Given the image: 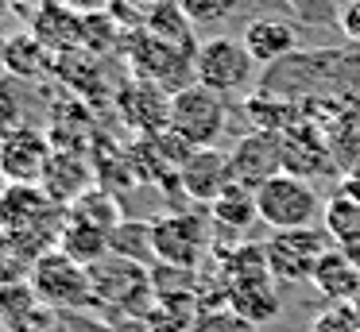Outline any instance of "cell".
<instances>
[{
	"label": "cell",
	"instance_id": "cell-18",
	"mask_svg": "<svg viewBox=\"0 0 360 332\" xmlns=\"http://www.w3.org/2000/svg\"><path fill=\"white\" fill-rule=\"evenodd\" d=\"M4 69L12 77H20V81H43V77H51L58 69V54L47 51L32 31H20L4 46Z\"/></svg>",
	"mask_w": 360,
	"mask_h": 332
},
{
	"label": "cell",
	"instance_id": "cell-9",
	"mask_svg": "<svg viewBox=\"0 0 360 332\" xmlns=\"http://www.w3.org/2000/svg\"><path fill=\"white\" fill-rule=\"evenodd\" d=\"M51 139L35 128H16L0 135V174L4 185H39L51 162Z\"/></svg>",
	"mask_w": 360,
	"mask_h": 332
},
{
	"label": "cell",
	"instance_id": "cell-24",
	"mask_svg": "<svg viewBox=\"0 0 360 332\" xmlns=\"http://www.w3.org/2000/svg\"><path fill=\"white\" fill-rule=\"evenodd\" d=\"M321 224H326L329 236L341 239V247L352 244V239H360V205L345 190L333 193V201H329L326 213H321Z\"/></svg>",
	"mask_w": 360,
	"mask_h": 332
},
{
	"label": "cell",
	"instance_id": "cell-23",
	"mask_svg": "<svg viewBox=\"0 0 360 332\" xmlns=\"http://www.w3.org/2000/svg\"><path fill=\"white\" fill-rule=\"evenodd\" d=\"M124 35L128 31L112 20V12H94L82 15V51L86 54H112L124 51Z\"/></svg>",
	"mask_w": 360,
	"mask_h": 332
},
{
	"label": "cell",
	"instance_id": "cell-8",
	"mask_svg": "<svg viewBox=\"0 0 360 332\" xmlns=\"http://www.w3.org/2000/svg\"><path fill=\"white\" fill-rule=\"evenodd\" d=\"M89 278H94V298L109 301L117 309H128V313H140L148 305V298H155V286H151V267H140V263H128L120 255H105L97 267H89Z\"/></svg>",
	"mask_w": 360,
	"mask_h": 332
},
{
	"label": "cell",
	"instance_id": "cell-33",
	"mask_svg": "<svg viewBox=\"0 0 360 332\" xmlns=\"http://www.w3.org/2000/svg\"><path fill=\"white\" fill-rule=\"evenodd\" d=\"M4 46H8V39H0V69H4Z\"/></svg>",
	"mask_w": 360,
	"mask_h": 332
},
{
	"label": "cell",
	"instance_id": "cell-17",
	"mask_svg": "<svg viewBox=\"0 0 360 332\" xmlns=\"http://www.w3.org/2000/svg\"><path fill=\"white\" fill-rule=\"evenodd\" d=\"M89 182H94V174H89V162L82 159V154H74V151H55L39 185H43V190H47L63 208H70L74 201L82 197V193H89Z\"/></svg>",
	"mask_w": 360,
	"mask_h": 332
},
{
	"label": "cell",
	"instance_id": "cell-21",
	"mask_svg": "<svg viewBox=\"0 0 360 332\" xmlns=\"http://www.w3.org/2000/svg\"><path fill=\"white\" fill-rule=\"evenodd\" d=\"M109 255H120L140 267H155V239H151V220H120L109 232Z\"/></svg>",
	"mask_w": 360,
	"mask_h": 332
},
{
	"label": "cell",
	"instance_id": "cell-4",
	"mask_svg": "<svg viewBox=\"0 0 360 332\" xmlns=\"http://www.w3.org/2000/svg\"><path fill=\"white\" fill-rule=\"evenodd\" d=\"M120 54L128 58V66H132L136 77H143V81L159 85V89H167V93H179L182 85H190V77H194V58H186V54L174 51L171 43L155 39L148 27L128 31Z\"/></svg>",
	"mask_w": 360,
	"mask_h": 332
},
{
	"label": "cell",
	"instance_id": "cell-25",
	"mask_svg": "<svg viewBox=\"0 0 360 332\" xmlns=\"http://www.w3.org/2000/svg\"><path fill=\"white\" fill-rule=\"evenodd\" d=\"M186 332H259L248 317H240L236 309L217 305V309H198L194 324Z\"/></svg>",
	"mask_w": 360,
	"mask_h": 332
},
{
	"label": "cell",
	"instance_id": "cell-29",
	"mask_svg": "<svg viewBox=\"0 0 360 332\" xmlns=\"http://www.w3.org/2000/svg\"><path fill=\"white\" fill-rule=\"evenodd\" d=\"M337 27H341V35L349 39V43L360 46V0H349V4L337 8Z\"/></svg>",
	"mask_w": 360,
	"mask_h": 332
},
{
	"label": "cell",
	"instance_id": "cell-35",
	"mask_svg": "<svg viewBox=\"0 0 360 332\" xmlns=\"http://www.w3.org/2000/svg\"><path fill=\"white\" fill-rule=\"evenodd\" d=\"M356 135H360V112H356Z\"/></svg>",
	"mask_w": 360,
	"mask_h": 332
},
{
	"label": "cell",
	"instance_id": "cell-5",
	"mask_svg": "<svg viewBox=\"0 0 360 332\" xmlns=\"http://www.w3.org/2000/svg\"><path fill=\"white\" fill-rule=\"evenodd\" d=\"M32 290L43 305L51 309H86L94 305V278H89V267L66 259L63 251H47L32 270Z\"/></svg>",
	"mask_w": 360,
	"mask_h": 332
},
{
	"label": "cell",
	"instance_id": "cell-20",
	"mask_svg": "<svg viewBox=\"0 0 360 332\" xmlns=\"http://www.w3.org/2000/svg\"><path fill=\"white\" fill-rule=\"evenodd\" d=\"M143 27L151 31L155 39H163V43H171L174 51H182L186 58H194L198 54V35H194V23H190V15L182 12L179 0H155V8H151L148 23Z\"/></svg>",
	"mask_w": 360,
	"mask_h": 332
},
{
	"label": "cell",
	"instance_id": "cell-28",
	"mask_svg": "<svg viewBox=\"0 0 360 332\" xmlns=\"http://www.w3.org/2000/svg\"><path fill=\"white\" fill-rule=\"evenodd\" d=\"M298 20H310V23H321V20H337V8L333 0H283Z\"/></svg>",
	"mask_w": 360,
	"mask_h": 332
},
{
	"label": "cell",
	"instance_id": "cell-37",
	"mask_svg": "<svg viewBox=\"0 0 360 332\" xmlns=\"http://www.w3.org/2000/svg\"><path fill=\"white\" fill-rule=\"evenodd\" d=\"M0 185H4V174H0Z\"/></svg>",
	"mask_w": 360,
	"mask_h": 332
},
{
	"label": "cell",
	"instance_id": "cell-15",
	"mask_svg": "<svg viewBox=\"0 0 360 332\" xmlns=\"http://www.w3.org/2000/svg\"><path fill=\"white\" fill-rule=\"evenodd\" d=\"M32 35L47 51H55L58 58L74 54L82 51V15L70 12L66 4H58V0H47V4L32 8Z\"/></svg>",
	"mask_w": 360,
	"mask_h": 332
},
{
	"label": "cell",
	"instance_id": "cell-27",
	"mask_svg": "<svg viewBox=\"0 0 360 332\" xmlns=\"http://www.w3.org/2000/svg\"><path fill=\"white\" fill-rule=\"evenodd\" d=\"M310 332H360V313L352 305H333L321 317H314Z\"/></svg>",
	"mask_w": 360,
	"mask_h": 332
},
{
	"label": "cell",
	"instance_id": "cell-10",
	"mask_svg": "<svg viewBox=\"0 0 360 332\" xmlns=\"http://www.w3.org/2000/svg\"><path fill=\"white\" fill-rule=\"evenodd\" d=\"M279 151H283V170L287 174H298V178H310V174H326V170L337 166L333 159V147L329 139L298 112L295 124L279 131Z\"/></svg>",
	"mask_w": 360,
	"mask_h": 332
},
{
	"label": "cell",
	"instance_id": "cell-34",
	"mask_svg": "<svg viewBox=\"0 0 360 332\" xmlns=\"http://www.w3.org/2000/svg\"><path fill=\"white\" fill-rule=\"evenodd\" d=\"M12 4V0H0V12H4V8H8Z\"/></svg>",
	"mask_w": 360,
	"mask_h": 332
},
{
	"label": "cell",
	"instance_id": "cell-7",
	"mask_svg": "<svg viewBox=\"0 0 360 332\" xmlns=\"http://www.w3.org/2000/svg\"><path fill=\"white\" fill-rule=\"evenodd\" d=\"M151 239H155V263L163 267L198 270L210 251V228L194 213H167L151 220Z\"/></svg>",
	"mask_w": 360,
	"mask_h": 332
},
{
	"label": "cell",
	"instance_id": "cell-14",
	"mask_svg": "<svg viewBox=\"0 0 360 332\" xmlns=\"http://www.w3.org/2000/svg\"><path fill=\"white\" fill-rule=\"evenodd\" d=\"M240 43L248 46L256 66H275L298 51V27L290 20H279V15H256V20L244 23Z\"/></svg>",
	"mask_w": 360,
	"mask_h": 332
},
{
	"label": "cell",
	"instance_id": "cell-11",
	"mask_svg": "<svg viewBox=\"0 0 360 332\" xmlns=\"http://www.w3.org/2000/svg\"><path fill=\"white\" fill-rule=\"evenodd\" d=\"M117 105H120V116H124L143 139L163 135V131L171 128V93L151 85V81H143V77L124 81V89L117 93Z\"/></svg>",
	"mask_w": 360,
	"mask_h": 332
},
{
	"label": "cell",
	"instance_id": "cell-31",
	"mask_svg": "<svg viewBox=\"0 0 360 332\" xmlns=\"http://www.w3.org/2000/svg\"><path fill=\"white\" fill-rule=\"evenodd\" d=\"M341 190H345V193H349V197L360 205V162H352V166L345 170V182H341Z\"/></svg>",
	"mask_w": 360,
	"mask_h": 332
},
{
	"label": "cell",
	"instance_id": "cell-13",
	"mask_svg": "<svg viewBox=\"0 0 360 332\" xmlns=\"http://www.w3.org/2000/svg\"><path fill=\"white\" fill-rule=\"evenodd\" d=\"M229 159H233L236 182L248 185V190H259L267 178L283 174V151H279V135H275V131L252 128L248 135H240V143L229 151Z\"/></svg>",
	"mask_w": 360,
	"mask_h": 332
},
{
	"label": "cell",
	"instance_id": "cell-3",
	"mask_svg": "<svg viewBox=\"0 0 360 332\" xmlns=\"http://www.w3.org/2000/svg\"><path fill=\"white\" fill-rule=\"evenodd\" d=\"M194 81L221 93V97H240L256 85V62H252L248 46L233 35L202 39L194 54Z\"/></svg>",
	"mask_w": 360,
	"mask_h": 332
},
{
	"label": "cell",
	"instance_id": "cell-30",
	"mask_svg": "<svg viewBox=\"0 0 360 332\" xmlns=\"http://www.w3.org/2000/svg\"><path fill=\"white\" fill-rule=\"evenodd\" d=\"M58 4H66L70 12H78V15H94V12H109L112 0H58Z\"/></svg>",
	"mask_w": 360,
	"mask_h": 332
},
{
	"label": "cell",
	"instance_id": "cell-2",
	"mask_svg": "<svg viewBox=\"0 0 360 332\" xmlns=\"http://www.w3.org/2000/svg\"><path fill=\"white\" fill-rule=\"evenodd\" d=\"M229 128V97L190 81L179 93H171V135H179L186 147H217V139Z\"/></svg>",
	"mask_w": 360,
	"mask_h": 332
},
{
	"label": "cell",
	"instance_id": "cell-32",
	"mask_svg": "<svg viewBox=\"0 0 360 332\" xmlns=\"http://www.w3.org/2000/svg\"><path fill=\"white\" fill-rule=\"evenodd\" d=\"M16 8H39V4H47V0H12Z\"/></svg>",
	"mask_w": 360,
	"mask_h": 332
},
{
	"label": "cell",
	"instance_id": "cell-12",
	"mask_svg": "<svg viewBox=\"0 0 360 332\" xmlns=\"http://www.w3.org/2000/svg\"><path fill=\"white\" fill-rule=\"evenodd\" d=\"M179 185L190 193L194 201H217L229 185H236L233 174V159L217 147H198L190 151V159L179 166Z\"/></svg>",
	"mask_w": 360,
	"mask_h": 332
},
{
	"label": "cell",
	"instance_id": "cell-16",
	"mask_svg": "<svg viewBox=\"0 0 360 332\" xmlns=\"http://www.w3.org/2000/svg\"><path fill=\"white\" fill-rule=\"evenodd\" d=\"M310 282L321 298L337 301V305H352V301L360 298V263L352 259L345 247H329V251L321 255V263H318Z\"/></svg>",
	"mask_w": 360,
	"mask_h": 332
},
{
	"label": "cell",
	"instance_id": "cell-22",
	"mask_svg": "<svg viewBox=\"0 0 360 332\" xmlns=\"http://www.w3.org/2000/svg\"><path fill=\"white\" fill-rule=\"evenodd\" d=\"M213 220H217L221 228H229V232H244L252 220H259L256 190H248V185H240V182L229 185V190L213 201Z\"/></svg>",
	"mask_w": 360,
	"mask_h": 332
},
{
	"label": "cell",
	"instance_id": "cell-1",
	"mask_svg": "<svg viewBox=\"0 0 360 332\" xmlns=\"http://www.w3.org/2000/svg\"><path fill=\"white\" fill-rule=\"evenodd\" d=\"M256 213L271 232H290V228H318L326 208H321V197L310 185V178L283 170L256 190Z\"/></svg>",
	"mask_w": 360,
	"mask_h": 332
},
{
	"label": "cell",
	"instance_id": "cell-36",
	"mask_svg": "<svg viewBox=\"0 0 360 332\" xmlns=\"http://www.w3.org/2000/svg\"><path fill=\"white\" fill-rule=\"evenodd\" d=\"M0 236H4V224H0Z\"/></svg>",
	"mask_w": 360,
	"mask_h": 332
},
{
	"label": "cell",
	"instance_id": "cell-6",
	"mask_svg": "<svg viewBox=\"0 0 360 332\" xmlns=\"http://www.w3.org/2000/svg\"><path fill=\"white\" fill-rule=\"evenodd\" d=\"M329 232L321 228H290V232H271L264 239V259L267 270L283 282H310L318 270L321 255L329 251L326 244Z\"/></svg>",
	"mask_w": 360,
	"mask_h": 332
},
{
	"label": "cell",
	"instance_id": "cell-26",
	"mask_svg": "<svg viewBox=\"0 0 360 332\" xmlns=\"http://www.w3.org/2000/svg\"><path fill=\"white\" fill-rule=\"evenodd\" d=\"M179 4H182V12L190 15L194 27H205V23L233 20V15L244 8V0H179Z\"/></svg>",
	"mask_w": 360,
	"mask_h": 332
},
{
	"label": "cell",
	"instance_id": "cell-19",
	"mask_svg": "<svg viewBox=\"0 0 360 332\" xmlns=\"http://www.w3.org/2000/svg\"><path fill=\"white\" fill-rule=\"evenodd\" d=\"M58 251H63L66 259L82 263V267H97V263L109 255V232L66 213V224H63V232H58Z\"/></svg>",
	"mask_w": 360,
	"mask_h": 332
}]
</instances>
